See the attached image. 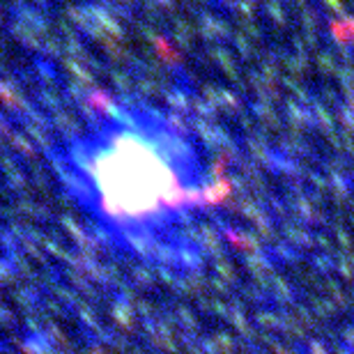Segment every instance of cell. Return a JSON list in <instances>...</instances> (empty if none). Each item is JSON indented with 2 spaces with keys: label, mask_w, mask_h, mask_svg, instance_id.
Listing matches in <instances>:
<instances>
[{
  "label": "cell",
  "mask_w": 354,
  "mask_h": 354,
  "mask_svg": "<svg viewBox=\"0 0 354 354\" xmlns=\"http://www.w3.org/2000/svg\"><path fill=\"white\" fill-rule=\"evenodd\" d=\"M113 138L102 147L92 175L102 205L120 221H147L175 207L182 198V177L175 173L164 145L150 138Z\"/></svg>",
  "instance_id": "1"
}]
</instances>
